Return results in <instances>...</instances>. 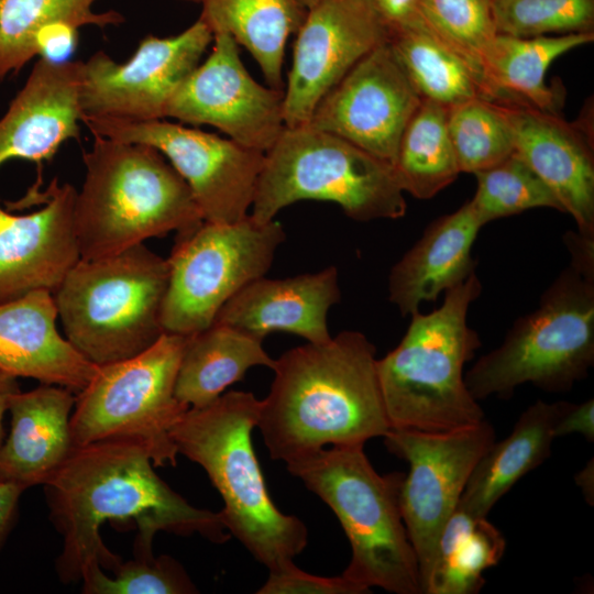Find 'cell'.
<instances>
[{
  "label": "cell",
  "instance_id": "obj_1",
  "mask_svg": "<svg viewBox=\"0 0 594 594\" xmlns=\"http://www.w3.org/2000/svg\"><path fill=\"white\" fill-rule=\"evenodd\" d=\"M153 465L139 441L109 438L74 447L45 482L50 519L63 538L56 560L63 583L80 582L95 564L112 571L121 562L100 536L108 520L136 525V554H153L152 542L158 531L184 537L198 534L213 543L229 540L220 512L190 505Z\"/></svg>",
  "mask_w": 594,
  "mask_h": 594
},
{
  "label": "cell",
  "instance_id": "obj_2",
  "mask_svg": "<svg viewBox=\"0 0 594 594\" xmlns=\"http://www.w3.org/2000/svg\"><path fill=\"white\" fill-rule=\"evenodd\" d=\"M376 349L359 331L339 332L275 360L257 428L268 453L285 463L326 446H364L391 429Z\"/></svg>",
  "mask_w": 594,
  "mask_h": 594
},
{
  "label": "cell",
  "instance_id": "obj_3",
  "mask_svg": "<svg viewBox=\"0 0 594 594\" xmlns=\"http://www.w3.org/2000/svg\"><path fill=\"white\" fill-rule=\"evenodd\" d=\"M74 205L81 260L118 254L204 222L190 188L156 148L95 135Z\"/></svg>",
  "mask_w": 594,
  "mask_h": 594
},
{
  "label": "cell",
  "instance_id": "obj_4",
  "mask_svg": "<svg viewBox=\"0 0 594 594\" xmlns=\"http://www.w3.org/2000/svg\"><path fill=\"white\" fill-rule=\"evenodd\" d=\"M261 400L230 391L188 408L170 431L177 452L199 464L220 493L227 529L270 571L293 562L308 543L297 517L283 514L266 490L252 444Z\"/></svg>",
  "mask_w": 594,
  "mask_h": 594
},
{
  "label": "cell",
  "instance_id": "obj_5",
  "mask_svg": "<svg viewBox=\"0 0 594 594\" xmlns=\"http://www.w3.org/2000/svg\"><path fill=\"white\" fill-rule=\"evenodd\" d=\"M570 264L542 294L538 307L518 318L499 346L481 356L464 375L476 399L509 398L531 383L568 392L594 364V240L564 237Z\"/></svg>",
  "mask_w": 594,
  "mask_h": 594
},
{
  "label": "cell",
  "instance_id": "obj_6",
  "mask_svg": "<svg viewBox=\"0 0 594 594\" xmlns=\"http://www.w3.org/2000/svg\"><path fill=\"white\" fill-rule=\"evenodd\" d=\"M481 292L473 272L444 293L439 308L413 312L398 345L376 361L391 429L448 431L485 419L463 373L481 346L468 323L470 305Z\"/></svg>",
  "mask_w": 594,
  "mask_h": 594
},
{
  "label": "cell",
  "instance_id": "obj_7",
  "mask_svg": "<svg viewBox=\"0 0 594 594\" xmlns=\"http://www.w3.org/2000/svg\"><path fill=\"white\" fill-rule=\"evenodd\" d=\"M364 446L322 448L286 463L334 513L351 546L341 574L371 592L421 594L419 563L400 509L402 473L378 474Z\"/></svg>",
  "mask_w": 594,
  "mask_h": 594
},
{
  "label": "cell",
  "instance_id": "obj_8",
  "mask_svg": "<svg viewBox=\"0 0 594 594\" xmlns=\"http://www.w3.org/2000/svg\"><path fill=\"white\" fill-rule=\"evenodd\" d=\"M167 284V258L144 243L80 258L53 293L65 338L98 366L143 352L164 333Z\"/></svg>",
  "mask_w": 594,
  "mask_h": 594
},
{
  "label": "cell",
  "instance_id": "obj_9",
  "mask_svg": "<svg viewBox=\"0 0 594 594\" xmlns=\"http://www.w3.org/2000/svg\"><path fill=\"white\" fill-rule=\"evenodd\" d=\"M404 194L389 163L308 124L285 127L264 153L250 216L266 223L287 206L319 200L355 221L396 220L406 215Z\"/></svg>",
  "mask_w": 594,
  "mask_h": 594
},
{
  "label": "cell",
  "instance_id": "obj_10",
  "mask_svg": "<svg viewBox=\"0 0 594 594\" xmlns=\"http://www.w3.org/2000/svg\"><path fill=\"white\" fill-rule=\"evenodd\" d=\"M187 336L164 332L129 359L99 365L70 416L74 447L109 438L139 441L155 466L176 465L170 431L188 407L175 396Z\"/></svg>",
  "mask_w": 594,
  "mask_h": 594
},
{
  "label": "cell",
  "instance_id": "obj_11",
  "mask_svg": "<svg viewBox=\"0 0 594 594\" xmlns=\"http://www.w3.org/2000/svg\"><path fill=\"white\" fill-rule=\"evenodd\" d=\"M285 239L280 222L260 223L250 215L232 223L204 221L176 234L167 258L164 332L191 336L210 327L231 297L265 276Z\"/></svg>",
  "mask_w": 594,
  "mask_h": 594
},
{
  "label": "cell",
  "instance_id": "obj_12",
  "mask_svg": "<svg viewBox=\"0 0 594 594\" xmlns=\"http://www.w3.org/2000/svg\"><path fill=\"white\" fill-rule=\"evenodd\" d=\"M94 135L150 145L184 178L204 221L232 223L250 215L264 153L165 119L123 121L81 116Z\"/></svg>",
  "mask_w": 594,
  "mask_h": 594
},
{
  "label": "cell",
  "instance_id": "obj_13",
  "mask_svg": "<svg viewBox=\"0 0 594 594\" xmlns=\"http://www.w3.org/2000/svg\"><path fill=\"white\" fill-rule=\"evenodd\" d=\"M383 438L388 451L409 464L400 488V509L424 588L439 535L457 509L474 466L496 440L495 429L484 419L448 431L392 428Z\"/></svg>",
  "mask_w": 594,
  "mask_h": 594
},
{
  "label": "cell",
  "instance_id": "obj_14",
  "mask_svg": "<svg viewBox=\"0 0 594 594\" xmlns=\"http://www.w3.org/2000/svg\"><path fill=\"white\" fill-rule=\"evenodd\" d=\"M212 42V31L198 19L177 35L144 37L125 63L96 52L82 62L81 116L138 122L165 119L172 98Z\"/></svg>",
  "mask_w": 594,
  "mask_h": 594
},
{
  "label": "cell",
  "instance_id": "obj_15",
  "mask_svg": "<svg viewBox=\"0 0 594 594\" xmlns=\"http://www.w3.org/2000/svg\"><path fill=\"white\" fill-rule=\"evenodd\" d=\"M166 118L215 127L237 143L265 153L285 129L284 90L257 82L243 65L237 42L216 33L209 56L176 91Z\"/></svg>",
  "mask_w": 594,
  "mask_h": 594
},
{
  "label": "cell",
  "instance_id": "obj_16",
  "mask_svg": "<svg viewBox=\"0 0 594 594\" xmlns=\"http://www.w3.org/2000/svg\"><path fill=\"white\" fill-rule=\"evenodd\" d=\"M389 37L373 0H317L296 33L284 91L285 127L308 124L320 100Z\"/></svg>",
  "mask_w": 594,
  "mask_h": 594
},
{
  "label": "cell",
  "instance_id": "obj_17",
  "mask_svg": "<svg viewBox=\"0 0 594 594\" xmlns=\"http://www.w3.org/2000/svg\"><path fill=\"white\" fill-rule=\"evenodd\" d=\"M421 101L388 41L358 62L320 100L308 125L393 166L402 134Z\"/></svg>",
  "mask_w": 594,
  "mask_h": 594
},
{
  "label": "cell",
  "instance_id": "obj_18",
  "mask_svg": "<svg viewBox=\"0 0 594 594\" xmlns=\"http://www.w3.org/2000/svg\"><path fill=\"white\" fill-rule=\"evenodd\" d=\"M77 190L54 179L44 207L14 215L0 205V302L34 290L52 294L80 260L74 227Z\"/></svg>",
  "mask_w": 594,
  "mask_h": 594
},
{
  "label": "cell",
  "instance_id": "obj_19",
  "mask_svg": "<svg viewBox=\"0 0 594 594\" xmlns=\"http://www.w3.org/2000/svg\"><path fill=\"white\" fill-rule=\"evenodd\" d=\"M502 105V103H501ZM518 155L551 189L578 226L594 240V153L590 125L568 122L528 105H502Z\"/></svg>",
  "mask_w": 594,
  "mask_h": 594
},
{
  "label": "cell",
  "instance_id": "obj_20",
  "mask_svg": "<svg viewBox=\"0 0 594 594\" xmlns=\"http://www.w3.org/2000/svg\"><path fill=\"white\" fill-rule=\"evenodd\" d=\"M82 62L40 58L0 119V166L9 160L50 161L78 139Z\"/></svg>",
  "mask_w": 594,
  "mask_h": 594
},
{
  "label": "cell",
  "instance_id": "obj_21",
  "mask_svg": "<svg viewBox=\"0 0 594 594\" xmlns=\"http://www.w3.org/2000/svg\"><path fill=\"white\" fill-rule=\"evenodd\" d=\"M340 299L334 266L286 278L263 276L231 297L219 310L215 322L262 339L271 332L283 331L309 343H324L332 338L328 311Z\"/></svg>",
  "mask_w": 594,
  "mask_h": 594
},
{
  "label": "cell",
  "instance_id": "obj_22",
  "mask_svg": "<svg viewBox=\"0 0 594 594\" xmlns=\"http://www.w3.org/2000/svg\"><path fill=\"white\" fill-rule=\"evenodd\" d=\"M57 318L47 290L0 302V371L79 393L99 366L58 332Z\"/></svg>",
  "mask_w": 594,
  "mask_h": 594
},
{
  "label": "cell",
  "instance_id": "obj_23",
  "mask_svg": "<svg viewBox=\"0 0 594 594\" xmlns=\"http://www.w3.org/2000/svg\"><path fill=\"white\" fill-rule=\"evenodd\" d=\"M74 392L42 384L11 399L10 431L0 448V484L23 491L45 482L62 466L74 444L70 416Z\"/></svg>",
  "mask_w": 594,
  "mask_h": 594
},
{
  "label": "cell",
  "instance_id": "obj_24",
  "mask_svg": "<svg viewBox=\"0 0 594 594\" xmlns=\"http://www.w3.org/2000/svg\"><path fill=\"white\" fill-rule=\"evenodd\" d=\"M482 227L469 200L425 229L388 275V299L402 316L437 300L475 272L471 252Z\"/></svg>",
  "mask_w": 594,
  "mask_h": 594
},
{
  "label": "cell",
  "instance_id": "obj_25",
  "mask_svg": "<svg viewBox=\"0 0 594 594\" xmlns=\"http://www.w3.org/2000/svg\"><path fill=\"white\" fill-rule=\"evenodd\" d=\"M569 402L541 399L527 407L512 432L496 440L474 466L458 508L486 517L498 499L524 475L541 465L551 454L554 428Z\"/></svg>",
  "mask_w": 594,
  "mask_h": 594
},
{
  "label": "cell",
  "instance_id": "obj_26",
  "mask_svg": "<svg viewBox=\"0 0 594 594\" xmlns=\"http://www.w3.org/2000/svg\"><path fill=\"white\" fill-rule=\"evenodd\" d=\"M593 40L594 32L536 37L497 33L482 61L493 102L528 105L558 114L561 98L556 89L547 86V70L560 55Z\"/></svg>",
  "mask_w": 594,
  "mask_h": 594
},
{
  "label": "cell",
  "instance_id": "obj_27",
  "mask_svg": "<svg viewBox=\"0 0 594 594\" xmlns=\"http://www.w3.org/2000/svg\"><path fill=\"white\" fill-rule=\"evenodd\" d=\"M257 365L272 370L275 365V360L263 348L262 338L213 322L207 329L187 336L175 396L188 408L207 406Z\"/></svg>",
  "mask_w": 594,
  "mask_h": 594
},
{
  "label": "cell",
  "instance_id": "obj_28",
  "mask_svg": "<svg viewBox=\"0 0 594 594\" xmlns=\"http://www.w3.org/2000/svg\"><path fill=\"white\" fill-rule=\"evenodd\" d=\"M199 19L213 34L227 33L256 61L268 86L283 89L287 40L302 24L299 0H201Z\"/></svg>",
  "mask_w": 594,
  "mask_h": 594
},
{
  "label": "cell",
  "instance_id": "obj_29",
  "mask_svg": "<svg viewBox=\"0 0 594 594\" xmlns=\"http://www.w3.org/2000/svg\"><path fill=\"white\" fill-rule=\"evenodd\" d=\"M505 548L502 532L486 517L457 507L437 540L422 594L479 593L483 572L501 561Z\"/></svg>",
  "mask_w": 594,
  "mask_h": 594
},
{
  "label": "cell",
  "instance_id": "obj_30",
  "mask_svg": "<svg viewBox=\"0 0 594 594\" xmlns=\"http://www.w3.org/2000/svg\"><path fill=\"white\" fill-rule=\"evenodd\" d=\"M389 45L424 100L447 109L477 98L491 101L479 76L424 22L392 32Z\"/></svg>",
  "mask_w": 594,
  "mask_h": 594
},
{
  "label": "cell",
  "instance_id": "obj_31",
  "mask_svg": "<svg viewBox=\"0 0 594 594\" xmlns=\"http://www.w3.org/2000/svg\"><path fill=\"white\" fill-rule=\"evenodd\" d=\"M97 1L0 0V79L16 74L38 55V37L51 25L105 29L124 22L118 11H95Z\"/></svg>",
  "mask_w": 594,
  "mask_h": 594
},
{
  "label": "cell",
  "instance_id": "obj_32",
  "mask_svg": "<svg viewBox=\"0 0 594 594\" xmlns=\"http://www.w3.org/2000/svg\"><path fill=\"white\" fill-rule=\"evenodd\" d=\"M447 116L446 107L422 99L402 134L393 168L403 191L417 199L435 197L461 173Z\"/></svg>",
  "mask_w": 594,
  "mask_h": 594
},
{
  "label": "cell",
  "instance_id": "obj_33",
  "mask_svg": "<svg viewBox=\"0 0 594 594\" xmlns=\"http://www.w3.org/2000/svg\"><path fill=\"white\" fill-rule=\"evenodd\" d=\"M447 129L461 173L475 174L515 154L501 103L477 98L449 108Z\"/></svg>",
  "mask_w": 594,
  "mask_h": 594
},
{
  "label": "cell",
  "instance_id": "obj_34",
  "mask_svg": "<svg viewBox=\"0 0 594 594\" xmlns=\"http://www.w3.org/2000/svg\"><path fill=\"white\" fill-rule=\"evenodd\" d=\"M474 176L477 187L470 202L483 227L534 208L564 212L551 189L516 154Z\"/></svg>",
  "mask_w": 594,
  "mask_h": 594
},
{
  "label": "cell",
  "instance_id": "obj_35",
  "mask_svg": "<svg viewBox=\"0 0 594 594\" xmlns=\"http://www.w3.org/2000/svg\"><path fill=\"white\" fill-rule=\"evenodd\" d=\"M420 16L479 76L493 101L482 69L483 56L497 35L492 0H422Z\"/></svg>",
  "mask_w": 594,
  "mask_h": 594
},
{
  "label": "cell",
  "instance_id": "obj_36",
  "mask_svg": "<svg viewBox=\"0 0 594 594\" xmlns=\"http://www.w3.org/2000/svg\"><path fill=\"white\" fill-rule=\"evenodd\" d=\"M497 33L516 37L594 32V0H492Z\"/></svg>",
  "mask_w": 594,
  "mask_h": 594
},
{
  "label": "cell",
  "instance_id": "obj_37",
  "mask_svg": "<svg viewBox=\"0 0 594 594\" xmlns=\"http://www.w3.org/2000/svg\"><path fill=\"white\" fill-rule=\"evenodd\" d=\"M108 576L99 564L86 570L81 578L85 594H194L196 585L183 565L167 554H135L120 562Z\"/></svg>",
  "mask_w": 594,
  "mask_h": 594
},
{
  "label": "cell",
  "instance_id": "obj_38",
  "mask_svg": "<svg viewBox=\"0 0 594 594\" xmlns=\"http://www.w3.org/2000/svg\"><path fill=\"white\" fill-rule=\"evenodd\" d=\"M258 594H363L369 593L344 576L324 578L310 574L295 565L294 561L270 571Z\"/></svg>",
  "mask_w": 594,
  "mask_h": 594
},
{
  "label": "cell",
  "instance_id": "obj_39",
  "mask_svg": "<svg viewBox=\"0 0 594 594\" xmlns=\"http://www.w3.org/2000/svg\"><path fill=\"white\" fill-rule=\"evenodd\" d=\"M74 26L54 24L44 30L38 37V55L52 62H66L76 48L78 35Z\"/></svg>",
  "mask_w": 594,
  "mask_h": 594
},
{
  "label": "cell",
  "instance_id": "obj_40",
  "mask_svg": "<svg viewBox=\"0 0 594 594\" xmlns=\"http://www.w3.org/2000/svg\"><path fill=\"white\" fill-rule=\"evenodd\" d=\"M571 433L582 435L588 442L594 441V400L581 404L569 403L556 428V438Z\"/></svg>",
  "mask_w": 594,
  "mask_h": 594
},
{
  "label": "cell",
  "instance_id": "obj_41",
  "mask_svg": "<svg viewBox=\"0 0 594 594\" xmlns=\"http://www.w3.org/2000/svg\"><path fill=\"white\" fill-rule=\"evenodd\" d=\"M422 0H373L391 33L419 25Z\"/></svg>",
  "mask_w": 594,
  "mask_h": 594
},
{
  "label": "cell",
  "instance_id": "obj_42",
  "mask_svg": "<svg viewBox=\"0 0 594 594\" xmlns=\"http://www.w3.org/2000/svg\"><path fill=\"white\" fill-rule=\"evenodd\" d=\"M23 492L19 486L0 484V551L13 527Z\"/></svg>",
  "mask_w": 594,
  "mask_h": 594
},
{
  "label": "cell",
  "instance_id": "obj_43",
  "mask_svg": "<svg viewBox=\"0 0 594 594\" xmlns=\"http://www.w3.org/2000/svg\"><path fill=\"white\" fill-rule=\"evenodd\" d=\"M20 391L18 377L0 371V448L4 438L3 420L12 397Z\"/></svg>",
  "mask_w": 594,
  "mask_h": 594
},
{
  "label": "cell",
  "instance_id": "obj_44",
  "mask_svg": "<svg viewBox=\"0 0 594 594\" xmlns=\"http://www.w3.org/2000/svg\"><path fill=\"white\" fill-rule=\"evenodd\" d=\"M594 465L593 459L575 475L576 485L581 488V492L586 502L593 505L594 502Z\"/></svg>",
  "mask_w": 594,
  "mask_h": 594
},
{
  "label": "cell",
  "instance_id": "obj_45",
  "mask_svg": "<svg viewBox=\"0 0 594 594\" xmlns=\"http://www.w3.org/2000/svg\"><path fill=\"white\" fill-rule=\"evenodd\" d=\"M305 8H310L317 0H299Z\"/></svg>",
  "mask_w": 594,
  "mask_h": 594
},
{
  "label": "cell",
  "instance_id": "obj_46",
  "mask_svg": "<svg viewBox=\"0 0 594 594\" xmlns=\"http://www.w3.org/2000/svg\"><path fill=\"white\" fill-rule=\"evenodd\" d=\"M178 1L193 2V3H200L201 2V0H178Z\"/></svg>",
  "mask_w": 594,
  "mask_h": 594
}]
</instances>
